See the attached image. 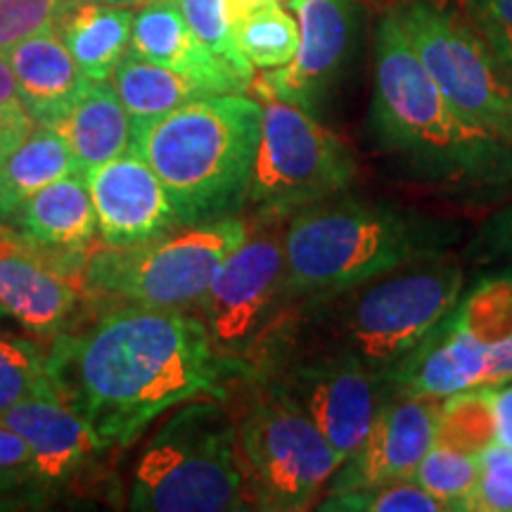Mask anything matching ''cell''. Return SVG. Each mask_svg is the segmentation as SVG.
I'll return each mask as SVG.
<instances>
[{"label":"cell","mask_w":512,"mask_h":512,"mask_svg":"<svg viewBox=\"0 0 512 512\" xmlns=\"http://www.w3.org/2000/svg\"><path fill=\"white\" fill-rule=\"evenodd\" d=\"M470 19H472V24L482 31L486 41L491 43V48L496 50V55L501 57V62L505 64V69H508V74L512 79V34H508V31L501 27H496L494 22H486V19H479V17H470Z\"/></svg>","instance_id":"obj_41"},{"label":"cell","mask_w":512,"mask_h":512,"mask_svg":"<svg viewBox=\"0 0 512 512\" xmlns=\"http://www.w3.org/2000/svg\"><path fill=\"white\" fill-rule=\"evenodd\" d=\"M86 181L105 245H140L181 226L159 176L133 147L88 171Z\"/></svg>","instance_id":"obj_15"},{"label":"cell","mask_w":512,"mask_h":512,"mask_svg":"<svg viewBox=\"0 0 512 512\" xmlns=\"http://www.w3.org/2000/svg\"><path fill=\"white\" fill-rule=\"evenodd\" d=\"M5 57L17 79L24 110L36 126L62 119L98 83L81 72L57 31L29 38L10 48Z\"/></svg>","instance_id":"obj_19"},{"label":"cell","mask_w":512,"mask_h":512,"mask_svg":"<svg viewBox=\"0 0 512 512\" xmlns=\"http://www.w3.org/2000/svg\"><path fill=\"white\" fill-rule=\"evenodd\" d=\"M67 0H0V53L29 38L57 31Z\"/></svg>","instance_id":"obj_32"},{"label":"cell","mask_w":512,"mask_h":512,"mask_svg":"<svg viewBox=\"0 0 512 512\" xmlns=\"http://www.w3.org/2000/svg\"><path fill=\"white\" fill-rule=\"evenodd\" d=\"M273 392L309 415L342 458L361 446L382 403L394 396L387 377L344 349L290 370Z\"/></svg>","instance_id":"obj_12"},{"label":"cell","mask_w":512,"mask_h":512,"mask_svg":"<svg viewBox=\"0 0 512 512\" xmlns=\"http://www.w3.org/2000/svg\"><path fill=\"white\" fill-rule=\"evenodd\" d=\"M67 3H100V5H124V8H128V5H138L143 3V0H67Z\"/></svg>","instance_id":"obj_44"},{"label":"cell","mask_w":512,"mask_h":512,"mask_svg":"<svg viewBox=\"0 0 512 512\" xmlns=\"http://www.w3.org/2000/svg\"><path fill=\"white\" fill-rule=\"evenodd\" d=\"M434 444L479 456L496 444L494 387H472L441 399Z\"/></svg>","instance_id":"obj_25"},{"label":"cell","mask_w":512,"mask_h":512,"mask_svg":"<svg viewBox=\"0 0 512 512\" xmlns=\"http://www.w3.org/2000/svg\"><path fill=\"white\" fill-rule=\"evenodd\" d=\"M460 226L363 197L320 200L285 226L287 294H342L396 268L444 256Z\"/></svg>","instance_id":"obj_3"},{"label":"cell","mask_w":512,"mask_h":512,"mask_svg":"<svg viewBox=\"0 0 512 512\" xmlns=\"http://www.w3.org/2000/svg\"><path fill=\"white\" fill-rule=\"evenodd\" d=\"M439 406L432 396H389L361 446L332 475L328 494L413 479L437 439Z\"/></svg>","instance_id":"obj_13"},{"label":"cell","mask_w":512,"mask_h":512,"mask_svg":"<svg viewBox=\"0 0 512 512\" xmlns=\"http://www.w3.org/2000/svg\"><path fill=\"white\" fill-rule=\"evenodd\" d=\"M221 356L200 316L133 304L110 311L81 335L60 332L48 354L57 396L107 446L133 444L169 408L221 396Z\"/></svg>","instance_id":"obj_1"},{"label":"cell","mask_w":512,"mask_h":512,"mask_svg":"<svg viewBox=\"0 0 512 512\" xmlns=\"http://www.w3.org/2000/svg\"><path fill=\"white\" fill-rule=\"evenodd\" d=\"M261 112L242 93H219L133 121L131 147L159 176L183 228L228 219L245 207Z\"/></svg>","instance_id":"obj_4"},{"label":"cell","mask_w":512,"mask_h":512,"mask_svg":"<svg viewBox=\"0 0 512 512\" xmlns=\"http://www.w3.org/2000/svg\"><path fill=\"white\" fill-rule=\"evenodd\" d=\"M249 226L238 216L185 226L183 233L140 245L95 252L83 268L88 290L124 297L133 304L181 309L197 304Z\"/></svg>","instance_id":"obj_7"},{"label":"cell","mask_w":512,"mask_h":512,"mask_svg":"<svg viewBox=\"0 0 512 512\" xmlns=\"http://www.w3.org/2000/svg\"><path fill=\"white\" fill-rule=\"evenodd\" d=\"M36 396H57L48 354L31 339L0 335V415Z\"/></svg>","instance_id":"obj_28"},{"label":"cell","mask_w":512,"mask_h":512,"mask_svg":"<svg viewBox=\"0 0 512 512\" xmlns=\"http://www.w3.org/2000/svg\"><path fill=\"white\" fill-rule=\"evenodd\" d=\"M48 128L62 136L83 174L124 155L131 147L133 119L121 105L117 91L105 81L93 88L76 105Z\"/></svg>","instance_id":"obj_21"},{"label":"cell","mask_w":512,"mask_h":512,"mask_svg":"<svg viewBox=\"0 0 512 512\" xmlns=\"http://www.w3.org/2000/svg\"><path fill=\"white\" fill-rule=\"evenodd\" d=\"M318 510L332 512H444L437 498L427 494L413 479L366 486V489L335 491L323 498Z\"/></svg>","instance_id":"obj_31"},{"label":"cell","mask_w":512,"mask_h":512,"mask_svg":"<svg viewBox=\"0 0 512 512\" xmlns=\"http://www.w3.org/2000/svg\"><path fill=\"white\" fill-rule=\"evenodd\" d=\"M508 380H512V337L503 339V342L489 349L484 363L482 387H501Z\"/></svg>","instance_id":"obj_37"},{"label":"cell","mask_w":512,"mask_h":512,"mask_svg":"<svg viewBox=\"0 0 512 512\" xmlns=\"http://www.w3.org/2000/svg\"><path fill=\"white\" fill-rule=\"evenodd\" d=\"M283 219L259 216L200 299L202 323L221 356L245 351L287 294Z\"/></svg>","instance_id":"obj_11"},{"label":"cell","mask_w":512,"mask_h":512,"mask_svg":"<svg viewBox=\"0 0 512 512\" xmlns=\"http://www.w3.org/2000/svg\"><path fill=\"white\" fill-rule=\"evenodd\" d=\"M472 259L479 261H510L512 264V202L482 228L472 242Z\"/></svg>","instance_id":"obj_34"},{"label":"cell","mask_w":512,"mask_h":512,"mask_svg":"<svg viewBox=\"0 0 512 512\" xmlns=\"http://www.w3.org/2000/svg\"><path fill=\"white\" fill-rule=\"evenodd\" d=\"M15 221L19 238L36 252L83 254L98 230L86 174L74 171L38 190Z\"/></svg>","instance_id":"obj_20"},{"label":"cell","mask_w":512,"mask_h":512,"mask_svg":"<svg viewBox=\"0 0 512 512\" xmlns=\"http://www.w3.org/2000/svg\"><path fill=\"white\" fill-rule=\"evenodd\" d=\"M131 53L164 64L211 93H245L247 83L219 60L185 22L178 0H150L133 17Z\"/></svg>","instance_id":"obj_18"},{"label":"cell","mask_w":512,"mask_h":512,"mask_svg":"<svg viewBox=\"0 0 512 512\" xmlns=\"http://www.w3.org/2000/svg\"><path fill=\"white\" fill-rule=\"evenodd\" d=\"M128 505L138 512L247 508L238 425L226 408L192 399L171 413L138 458Z\"/></svg>","instance_id":"obj_5"},{"label":"cell","mask_w":512,"mask_h":512,"mask_svg":"<svg viewBox=\"0 0 512 512\" xmlns=\"http://www.w3.org/2000/svg\"><path fill=\"white\" fill-rule=\"evenodd\" d=\"M477 479V456L439 444L425 453L413 475V482H418L427 494L437 498L444 510H470Z\"/></svg>","instance_id":"obj_29"},{"label":"cell","mask_w":512,"mask_h":512,"mask_svg":"<svg viewBox=\"0 0 512 512\" xmlns=\"http://www.w3.org/2000/svg\"><path fill=\"white\" fill-rule=\"evenodd\" d=\"M496 413V444L512 448V380L494 387Z\"/></svg>","instance_id":"obj_38"},{"label":"cell","mask_w":512,"mask_h":512,"mask_svg":"<svg viewBox=\"0 0 512 512\" xmlns=\"http://www.w3.org/2000/svg\"><path fill=\"white\" fill-rule=\"evenodd\" d=\"M31 467H0V510L34 508L41 501Z\"/></svg>","instance_id":"obj_35"},{"label":"cell","mask_w":512,"mask_h":512,"mask_svg":"<svg viewBox=\"0 0 512 512\" xmlns=\"http://www.w3.org/2000/svg\"><path fill=\"white\" fill-rule=\"evenodd\" d=\"M370 143L408 181L456 197L512 188V145L472 124L448 102L387 12L375 31Z\"/></svg>","instance_id":"obj_2"},{"label":"cell","mask_w":512,"mask_h":512,"mask_svg":"<svg viewBox=\"0 0 512 512\" xmlns=\"http://www.w3.org/2000/svg\"><path fill=\"white\" fill-rule=\"evenodd\" d=\"M81 290L55 259L22 238L0 235V309L38 335H60L72 323Z\"/></svg>","instance_id":"obj_16"},{"label":"cell","mask_w":512,"mask_h":512,"mask_svg":"<svg viewBox=\"0 0 512 512\" xmlns=\"http://www.w3.org/2000/svg\"><path fill=\"white\" fill-rule=\"evenodd\" d=\"M112 88L133 121L157 119L188 105V102L216 95L202 83L192 81L164 64L133 55L131 50L119 62L117 72L112 74Z\"/></svg>","instance_id":"obj_24"},{"label":"cell","mask_w":512,"mask_h":512,"mask_svg":"<svg viewBox=\"0 0 512 512\" xmlns=\"http://www.w3.org/2000/svg\"><path fill=\"white\" fill-rule=\"evenodd\" d=\"M0 128H19V131H31L34 121L24 110L22 98L17 91V79L12 74L8 57L0 53Z\"/></svg>","instance_id":"obj_36"},{"label":"cell","mask_w":512,"mask_h":512,"mask_svg":"<svg viewBox=\"0 0 512 512\" xmlns=\"http://www.w3.org/2000/svg\"><path fill=\"white\" fill-rule=\"evenodd\" d=\"M0 467H31L27 441L5 425H0Z\"/></svg>","instance_id":"obj_40"},{"label":"cell","mask_w":512,"mask_h":512,"mask_svg":"<svg viewBox=\"0 0 512 512\" xmlns=\"http://www.w3.org/2000/svg\"><path fill=\"white\" fill-rule=\"evenodd\" d=\"M143 3H147V0H143Z\"/></svg>","instance_id":"obj_46"},{"label":"cell","mask_w":512,"mask_h":512,"mask_svg":"<svg viewBox=\"0 0 512 512\" xmlns=\"http://www.w3.org/2000/svg\"><path fill=\"white\" fill-rule=\"evenodd\" d=\"M0 425L27 441L31 470L41 482H60L95 453L110 448L57 396H36L17 403L0 415Z\"/></svg>","instance_id":"obj_17"},{"label":"cell","mask_w":512,"mask_h":512,"mask_svg":"<svg viewBox=\"0 0 512 512\" xmlns=\"http://www.w3.org/2000/svg\"><path fill=\"white\" fill-rule=\"evenodd\" d=\"M5 316H8V313H5V311H3V309H0V320H3V318H5Z\"/></svg>","instance_id":"obj_45"},{"label":"cell","mask_w":512,"mask_h":512,"mask_svg":"<svg viewBox=\"0 0 512 512\" xmlns=\"http://www.w3.org/2000/svg\"><path fill=\"white\" fill-rule=\"evenodd\" d=\"M448 316L489 354L491 347L512 337V273L479 280L460 294Z\"/></svg>","instance_id":"obj_26"},{"label":"cell","mask_w":512,"mask_h":512,"mask_svg":"<svg viewBox=\"0 0 512 512\" xmlns=\"http://www.w3.org/2000/svg\"><path fill=\"white\" fill-rule=\"evenodd\" d=\"M463 285L458 261L432 256L351 287L342 292V349L387 375L453 311Z\"/></svg>","instance_id":"obj_6"},{"label":"cell","mask_w":512,"mask_h":512,"mask_svg":"<svg viewBox=\"0 0 512 512\" xmlns=\"http://www.w3.org/2000/svg\"><path fill=\"white\" fill-rule=\"evenodd\" d=\"M185 22L200 41L240 76L247 86L254 83V67L242 55L235 34V15L230 0H178Z\"/></svg>","instance_id":"obj_30"},{"label":"cell","mask_w":512,"mask_h":512,"mask_svg":"<svg viewBox=\"0 0 512 512\" xmlns=\"http://www.w3.org/2000/svg\"><path fill=\"white\" fill-rule=\"evenodd\" d=\"M479 479L470 510L512 512V448L491 444L477 456Z\"/></svg>","instance_id":"obj_33"},{"label":"cell","mask_w":512,"mask_h":512,"mask_svg":"<svg viewBox=\"0 0 512 512\" xmlns=\"http://www.w3.org/2000/svg\"><path fill=\"white\" fill-rule=\"evenodd\" d=\"M238 458L247 498L273 512L311 508L344 460L309 415L278 392L242 418Z\"/></svg>","instance_id":"obj_10"},{"label":"cell","mask_w":512,"mask_h":512,"mask_svg":"<svg viewBox=\"0 0 512 512\" xmlns=\"http://www.w3.org/2000/svg\"><path fill=\"white\" fill-rule=\"evenodd\" d=\"M299 48L290 64L256 81L261 100L275 98L313 110L347 60L354 38V0H290Z\"/></svg>","instance_id":"obj_14"},{"label":"cell","mask_w":512,"mask_h":512,"mask_svg":"<svg viewBox=\"0 0 512 512\" xmlns=\"http://www.w3.org/2000/svg\"><path fill=\"white\" fill-rule=\"evenodd\" d=\"M356 162L349 147L313 114L292 102L266 98L261 138L247 204L266 219L292 214L349 188Z\"/></svg>","instance_id":"obj_9"},{"label":"cell","mask_w":512,"mask_h":512,"mask_svg":"<svg viewBox=\"0 0 512 512\" xmlns=\"http://www.w3.org/2000/svg\"><path fill=\"white\" fill-rule=\"evenodd\" d=\"M34 131V128H31ZM31 131H19V128H0V169H3L5 159L10 157V152L29 136Z\"/></svg>","instance_id":"obj_42"},{"label":"cell","mask_w":512,"mask_h":512,"mask_svg":"<svg viewBox=\"0 0 512 512\" xmlns=\"http://www.w3.org/2000/svg\"><path fill=\"white\" fill-rule=\"evenodd\" d=\"M238 46L254 69H280L290 64L299 48L297 17L278 3L247 12L235 24Z\"/></svg>","instance_id":"obj_27"},{"label":"cell","mask_w":512,"mask_h":512,"mask_svg":"<svg viewBox=\"0 0 512 512\" xmlns=\"http://www.w3.org/2000/svg\"><path fill=\"white\" fill-rule=\"evenodd\" d=\"M465 10L470 17L494 22L512 34V0H465Z\"/></svg>","instance_id":"obj_39"},{"label":"cell","mask_w":512,"mask_h":512,"mask_svg":"<svg viewBox=\"0 0 512 512\" xmlns=\"http://www.w3.org/2000/svg\"><path fill=\"white\" fill-rule=\"evenodd\" d=\"M74 171L81 169L60 133L38 126L10 152L0 169V223L15 221L38 190Z\"/></svg>","instance_id":"obj_23"},{"label":"cell","mask_w":512,"mask_h":512,"mask_svg":"<svg viewBox=\"0 0 512 512\" xmlns=\"http://www.w3.org/2000/svg\"><path fill=\"white\" fill-rule=\"evenodd\" d=\"M394 12L448 102L512 145V79L472 19L441 0H406Z\"/></svg>","instance_id":"obj_8"},{"label":"cell","mask_w":512,"mask_h":512,"mask_svg":"<svg viewBox=\"0 0 512 512\" xmlns=\"http://www.w3.org/2000/svg\"><path fill=\"white\" fill-rule=\"evenodd\" d=\"M230 3H233L235 22H238V19L245 17L247 12L264 8V5H273V3H278V0H230Z\"/></svg>","instance_id":"obj_43"},{"label":"cell","mask_w":512,"mask_h":512,"mask_svg":"<svg viewBox=\"0 0 512 512\" xmlns=\"http://www.w3.org/2000/svg\"><path fill=\"white\" fill-rule=\"evenodd\" d=\"M133 12L124 5L69 3L57 34L91 81H107L131 50Z\"/></svg>","instance_id":"obj_22"}]
</instances>
